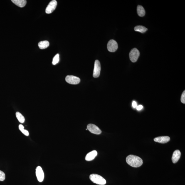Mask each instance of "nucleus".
<instances>
[{"mask_svg": "<svg viewBox=\"0 0 185 185\" xmlns=\"http://www.w3.org/2000/svg\"><path fill=\"white\" fill-rule=\"evenodd\" d=\"M57 1L55 0H53L50 1L46 8L45 12L47 14H50L54 11L57 6Z\"/></svg>", "mask_w": 185, "mask_h": 185, "instance_id": "8", "label": "nucleus"}, {"mask_svg": "<svg viewBox=\"0 0 185 185\" xmlns=\"http://www.w3.org/2000/svg\"><path fill=\"white\" fill-rule=\"evenodd\" d=\"M170 140V138L168 136H162L155 138L154 141L156 142L164 144L168 142Z\"/></svg>", "mask_w": 185, "mask_h": 185, "instance_id": "10", "label": "nucleus"}, {"mask_svg": "<svg viewBox=\"0 0 185 185\" xmlns=\"http://www.w3.org/2000/svg\"><path fill=\"white\" fill-rule=\"evenodd\" d=\"M134 30L136 32L143 33H145L147 31V28L144 26H136L134 28Z\"/></svg>", "mask_w": 185, "mask_h": 185, "instance_id": "16", "label": "nucleus"}, {"mask_svg": "<svg viewBox=\"0 0 185 185\" xmlns=\"http://www.w3.org/2000/svg\"><path fill=\"white\" fill-rule=\"evenodd\" d=\"M17 118L21 123H23L25 122V118L19 112H17L16 113Z\"/></svg>", "mask_w": 185, "mask_h": 185, "instance_id": "17", "label": "nucleus"}, {"mask_svg": "<svg viewBox=\"0 0 185 185\" xmlns=\"http://www.w3.org/2000/svg\"><path fill=\"white\" fill-rule=\"evenodd\" d=\"M181 152L179 150L175 151L173 153L172 157V161L173 163L175 164L179 160L181 156Z\"/></svg>", "mask_w": 185, "mask_h": 185, "instance_id": "12", "label": "nucleus"}, {"mask_svg": "<svg viewBox=\"0 0 185 185\" xmlns=\"http://www.w3.org/2000/svg\"><path fill=\"white\" fill-rule=\"evenodd\" d=\"M86 130H87V129H86Z\"/></svg>", "mask_w": 185, "mask_h": 185, "instance_id": "24", "label": "nucleus"}, {"mask_svg": "<svg viewBox=\"0 0 185 185\" xmlns=\"http://www.w3.org/2000/svg\"><path fill=\"white\" fill-rule=\"evenodd\" d=\"M19 129L20 131L25 135L26 136L29 135V132H28L27 130L24 129V126L22 125V124H20L19 126Z\"/></svg>", "mask_w": 185, "mask_h": 185, "instance_id": "18", "label": "nucleus"}, {"mask_svg": "<svg viewBox=\"0 0 185 185\" xmlns=\"http://www.w3.org/2000/svg\"><path fill=\"white\" fill-rule=\"evenodd\" d=\"M137 11L139 16L143 17L145 14V11L143 7L141 5H138L137 7Z\"/></svg>", "mask_w": 185, "mask_h": 185, "instance_id": "14", "label": "nucleus"}, {"mask_svg": "<svg viewBox=\"0 0 185 185\" xmlns=\"http://www.w3.org/2000/svg\"><path fill=\"white\" fill-rule=\"evenodd\" d=\"M97 155V152L96 151H92V152L88 153L86 156L85 160L87 161H91L95 159Z\"/></svg>", "mask_w": 185, "mask_h": 185, "instance_id": "11", "label": "nucleus"}, {"mask_svg": "<svg viewBox=\"0 0 185 185\" xmlns=\"http://www.w3.org/2000/svg\"><path fill=\"white\" fill-rule=\"evenodd\" d=\"M5 179V174L3 171L0 170V181H4Z\"/></svg>", "mask_w": 185, "mask_h": 185, "instance_id": "20", "label": "nucleus"}, {"mask_svg": "<svg viewBox=\"0 0 185 185\" xmlns=\"http://www.w3.org/2000/svg\"><path fill=\"white\" fill-rule=\"evenodd\" d=\"M11 1L17 6L21 8L24 7L26 4V0H12Z\"/></svg>", "mask_w": 185, "mask_h": 185, "instance_id": "13", "label": "nucleus"}, {"mask_svg": "<svg viewBox=\"0 0 185 185\" xmlns=\"http://www.w3.org/2000/svg\"><path fill=\"white\" fill-rule=\"evenodd\" d=\"M181 101L182 103L185 104V91H184L182 94Z\"/></svg>", "mask_w": 185, "mask_h": 185, "instance_id": "21", "label": "nucleus"}, {"mask_svg": "<svg viewBox=\"0 0 185 185\" xmlns=\"http://www.w3.org/2000/svg\"><path fill=\"white\" fill-rule=\"evenodd\" d=\"M143 108V106L142 105H139L137 107V110H140Z\"/></svg>", "mask_w": 185, "mask_h": 185, "instance_id": "23", "label": "nucleus"}, {"mask_svg": "<svg viewBox=\"0 0 185 185\" xmlns=\"http://www.w3.org/2000/svg\"><path fill=\"white\" fill-rule=\"evenodd\" d=\"M36 176L38 180L40 182L43 181L44 178V173L42 168L40 166H38L36 169Z\"/></svg>", "mask_w": 185, "mask_h": 185, "instance_id": "9", "label": "nucleus"}, {"mask_svg": "<svg viewBox=\"0 0 185 185\" xmlns=\"http://www.w3.org/2000/svg\"><path fill=\"white\" fill-rule=\"evenodd\" d=\"M87 129L92 133L99 135L102 133V131L95 124H89L87 126Z\"/></svg>", "mask_w": 185, "mask_h": 185, "instance_id": "7", "label": "nucleus"}, {"mask_svg": "<svg viewBox=\"0 0 185 185\" xmlns=\"http://www.w3.org/2000/svg\"><path fill=\"white\" fill-rule=\"evenodd\" d=\"M107 48L109 52H114L116 51L118 48V45L115 40H111L108 43Z\"/></svg>", "mask_w": 185, "mask_h": 185, "instance_id": "5", "label": "nucleus"}, {"mask_svg": "<svg viewBox=\"0 0 185 185\" xmlns=\"http://www.w3.org/2000/svg\"><path fill=\"white\" fill-rule=\"evenodd\" d=\"M65 80L67 83L71 85H77L80 82V79L79 78L73 75H67Z\"/></svg>", "mask_w": 185, "mask_h": 185, "instance_id": "4", "label": "nucleus"}, {"mask_svg": "<svg viewBox=\"0 0 185 185\" xmlns=\"http://www.w3.org/2000/svg\"><path fill=\"white\" fill-rule=\"evenodd\" d=\"M59 61V54H57L54 57L53 61H52V64L53 65H55L57 64V63H58Z\"/></svg>", "mask_w": 185, "mask_h": 185, "instance_id": "19", "label": "nucleus"}, {"mask_svg": "<svg viewBox=\"0 0 185 185\" xmlns=\"http://www.w3.org/2000/svg\"><path fill=\"white\" fill-rule=\"evenodd\" d=\"M139 55H140V53L139 50L135 48L132 49L131 50L129 55L130 59L133 63H135L137 61Z\"/></svg>", "mask_w": 185, "mask_h": 185, "instance_id": "3", "label": "nucleus"}, {"mask_svg": "<svg viewBox=\"0 0 185 185\" xmlns=\"http://www.w3.org/2000/svg\"><path fill=\"white\" fill-rule=\"evenodd\" d=\"M126 162L132 167L137 168L142 165V159L138 156L130 155L128 156L126 159Z\"/></svg>", "mask_w": 185, "mask_h": 185, "instance_id": "1", "label": "nucleus"}, {"mask_svg": "<svg viewBox=\"0 0 185 185\" xmlns=\"http://www.w3.org/2000/svg\"><path fill=\"white\" fill-rule=\"evenodd\" d=\"M132 106L134 108H135L137 107V102H136L134 101L132 102Z\"/></svg>", "mask_w": 185, "mask_h": 185, "instance_id": "22", "label": "nucleus"}, {"mask_svg": "<svg viewBox=\"0 0 185 185\" xmlns=\"http://www.w3.org/2000/svg\"><path fill=\"white\" fill-rule=\"evenodd\" d=\"M101 70L100 64L98 60H96L94 63V66L93 73L94 78H97L100 76Z\"/></svg>", "mask_w": 185, "mask_h": 185, "instance_id": "6", "label": "nucleus"}, {"mask_svg": "<svg viewBox=\"0 0 185 185\" xmlns=\"http://www.w3.org/2000/svg\"><path fill=\"white\" fill-rule=\"evenodd\" d=\"M50 43L47 41H44L40 42L38 44V46L41 49H44L49 46Z\"/></svg>", "mask_w": 185, "mask_h": 185, "instance_id": "15", "label": "nucleus"}, {"mask_svg": "<svg viewBox=\"0 0 185 185\" xmlns=\"http://www.w3.org/2000/svg\"><path fill=\"white\" fill-rule=\"evenodd\" d=\"M90 179L92 182L97 184L104 185L106 183V181L104 178L97 174H91L90 176Z\"/></svg>", "mask_w": 185, "mask_h": 185, "instance_id": "2", "label": "nucleus"}]
</instances>
